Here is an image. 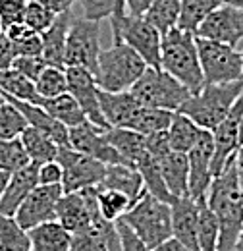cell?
Returning <instances> with one entry per match:
<instances>
[{
  "label": "cell",
  "instance_id": "obj_12",
  "mask_svg": "<svg viewBox=\"0 0 243 251\" xmlns=\"http://www.w3.org/2000/svg\"><path fill=\"white\" fill-rule=\"evenodd\" d=\"M213 155L214 139L213 131L203 129L193 149L187 153L189 158V197L199 201H207L209 189L213 184Z\"/></svg>",
  "mask_w": 243,
  "mask_h": 251
},
{
  "label": "cell",
  "instance_id": "obj_43",
  "mask_svg": "<svg viewBox=\"0 0 243 251\" xmlns=\"http://www.w3.org/2000/svg\"><path fill=\"white\" fill-rule=\"evenodd\" d=\"M25 6H27V0H0V24H2V29L24 22Z\"/></svg>",
  "mask_w": 243,
  "mask_h": 251
},
{
  "label": "cell",
  "instance_id": "obj_16",
  "mask_svg": "<svg viewBox=\"0 0 243 251\" xmlns=\"http://www.w3.org/2000/svg\"><path fill=\"white\" fill-rule=\"evenodd\" d=\"M66 75H68V93L77 100V104L85 112L87 120L95 126L108 129L110 126L106 124L102 110H100L98 85L95 81V75L89 70L79 68V66H66Z\"/></svg>",
  "mask_w": 243,
  "mask_h": 251
},
{
  "label": "cell",
  "instance_id": "obj_8",
  "mask_svg": "<svg viewBox=\"0 0 243 251\" xmlns=\"http://www.w3.org/2000/svg\"><path fill=\"white\" fill-rule=\"evenodd\" d=\"M205 83H228L243 79L242 52L230 45L195 37Z\"/></svg>",
  "mask_w": 243,
  "mask_h": 251
},
{
  "label": "cell",
  "instance_id": "obj_3",
  "mask_svg": "<svg viewBox=\"0 0 243 251\" xmlns=\"http://www.w3.org/2000/svg\"><path fill=\"white\" fill-rule=\"evenodd\" d=\"M149 66L145 60L123 41L112 43V47L100 50L95 72V81L98 89L108 93L129 91L135 81L143 75Z\"/></svg>",
  "mask_w": 243,
  "mask_h": 251
},
{
  "label": "cell",
  "instance_id": "obj_32",
  "mask_svg": "<svg viewBox=\"0 0 243 251\" xmlns=\"http://www.w3.org/2000/svg\"><path fill=\"white\" fill-rule=\"evenodd\" d=\"M95 191H97V205H98L102 219L110 220V222H118L133 207V201L123 191L104 188V186H97Z\"/></svg>",
  "mask_w": 243,
  "mask_h": 251
},
{
  "label": "cell",
  "instance_id": "obj_40",
  "mask_svg": "<svg viewBox=\"0 0 243 251\" xmlns=\"http://www.w3.org/2000/svg\"><path fill=\"white\" fill-rule=\"evenodd\" d=\"M31 160L20 139H0V170L16 172L27 166Z\"/></svg>",
  "mask_w": 243,
  "mask_h": 251
},
{
  "label": "cell",
  "instance_id": "obj_27",
  "mask_svg": "<svg viewBox=\"0 0 243 251\" xmlns=\"http://www.w3.org/2000/svg\"><path fill=\"white\" fill-rule=\"evenodd\" d=\"M27 232L31 251H70L72 232H68L58 220L43 222Z\"/></svg>",
  "mask_w": 243,
  "mask_h": 251
},
{
  "label": "cell",
  "instance_id": "obj_15",
  "mask_svg": "<svg viewBox=\"0 0 243 251\" xmlns=\"http://www.w3.org/2000/svg\"><path fill=\"white\" fill-rule=\"evenodd\" d=\"M243 116V93L234 102L230 114L213 129L214 155H213V176L216 178L224 166L234 158L240 149V120Z\"/></svg>",
  "mask_w": 243,
  "mask_h": 251
},
{
  "label": "cell",
  "instance_id": "obj_35",
  "mask_svg": "<svg viewBox=\"0 0 243 251\" xmlns=\"http://www.w3.org/2000/svg\"><path fill=\"white\" fill-rule=\"evenodd\" d=\"M137 170L141 172L143 182H145V189H147L151 195L162 199V201H166V203H172V201H174V197L170 195V191H168L164 180H162V172H160L158 158L152 157L151 153L147 151L145 157L137 162Z\"/></svg>",
  "mask_w": 243,
  "mask_h": 251
},
{
  "label": "cell",
  "instance_id": "obj_56",
  "mask_svg": "<svg viewBox=\"0 0 243 251\" xmlns=\"http://www.w3.org/2000/svg\"><path fill=\"white\" fill-rule=\"evenodd\" d=\"M243 145V116L242 120H240V147Z\"/></svg>",
  "mask_w": 243,
  "mask_h": 251
},
{
  "label": "cell",
  "instance_id": "obj_1",
  "mask_svg": "<svg viewBox=\"0 0 243 251\" xmlns=\"http://www.w3.org/2000/svg\"><path fill=\"white\" fill-rule=\"evenodd\" d=\"M207 205L218 220V251H234L243 228V189L234 158L213 180Z\"/></svg>",
  "mask_w": 243,
  "mask_h": 251
},
{
  "label": "cell",
  "instance_id": "obj_23",
  "mask_svg": "<svg viewBox=\"0 0 243 251\" xmlns=\"http://www.w3.org/2000/svg\"><path fill=\"white\" fill-rule=\"evenodd\" d=\"M158 164H160L162 180L170 191V195L174 199L189 195V158H187V153L170 151L164 157L158 158Z\"/></svg>",
  "mask_w": 243,
  "mask_h": 251
},
{
  "label": "cell",
  "instance_id": "obj_52",
  "mask_svg": "<svg viewBox=\"0 0 243 251\" xmlns=\"http://www.w3.org/2000/svg\"><path fill=\"white\" fill-rule=\"evenodd\" d=\"M151 251H187L183 248L182 244L176 240V238H170V240H166V242H162L160 246H156V248H152Z\"/></svg>",
  "mask_w": 243,
  "mask_h": 251
},
{
  "label": "cell",
  "instance_id": "obj_38",
  "mask_svg": "<svg viewBox=\"0 0 243 251\" xmlns=\"http://www.w3.org/2000/svg\"><path fill=\"white\" fill-rule=\"evenodd\" d=\"M35 87L43 99H52L62 93H68V75L66 66H49L41 72L39 79L35 81Z\"/></svg>",
  "mask_w": 243,
  "mask_h": 251
},
{
  "label": "cell",
  "instance_id": "obj_6",
  "mask_svg": "<svg viewBox=\"0 0 243 251\" xmlns=\"http://www.w3.org/2000/svg\"><path fill=\"white\" fill-rule=\"evenodd\" d=\"M129 91L141 104L170 112H178L191 97V91L162 68H147Z\"/></svg>",
  "mask_w": 243,
  "mask_h": 251
},
{
  "label": "cell",
  "instance_id": "obj_54",
  "mask_svg": "<svg viewBox=\"0 0 243 251\" xmlns=\"http://www.w3.org/2000/svg\"><path fill=\"white\" fill-rule=\"evenodd\" d=\"M234 164H236V172H238V178H240V184H242V189H243V145L236 151Z\"/></svg>",
  "mask_w": 243,
  "mask_h": 251
},
{
  "label": "cell",
  "instance_id": "obj_44",
  "mask_svg": "<svg viewBox=\"0 0 243 251\" xmlns=\"http://www.w3.org/2000/svg\"><path fill=\"white\" fill-rule=\"evenodd\" d=\"M12 68L18 70L20 74H24L25 77H29L31 81H37L41 72L47 68V62L43 56H18Z\"/></svg>",
  "mask_w": 243,
  "mask_h": 251
},
{
  "label": "cell",
  "instance_id": "obj_19",
  "mask_svg": "<svg viewBox=\"0 0 243 251\" xmlns=\"http://www.w3.org/2000/svg\"><path fill=\"white\" fill-rule=\"evenodd\" d=\"M199 205L189 195L172 201V238L187 251H199Z\"/></svg>",
  "mask_w": 243,
  "mask_h": 251
},
{
  "label": "cell",
  "instance_id": "obj_37",
  "mask_svg": "<svg viewBox=\"0 0 243 251\" xmlns=\"http://www.w3.org/2000/svg\"><path fill=\"white\" fill-rule=\"evenodd\" d=\"M199 251H218V220L207 205V201H199Z\"/></svg>",
  "mask_w": 243,
  "mask_h": 251
},
{
  "label": "cell",
  "instance_id": "obj_47",
  "mask_svg": "<svg viewBox=\"0 0 243 251\" xmlns=\"http://www.w3.org/2000/svg\"><path fill=\"white\" fill-rule=\"evenodd\" d=\"M118 230H120V238H122V248L123 251H149L147 246L137 238V234L123 222V220H118Z\"/></svg>",
  "mask_w": 243,
  "mask_h": 251
},
{
  "label": "cell",
  "instance_id": "obj_34",
  "mask_svg": "<svg viewBox=\"0 0 243 251\" xmlns=\"http://www.w3.org/2000/svg\"><path fill=\"white\" fill-rule=\"evenodd\" d=\"M180 6H182V0H152L149 10L145 12V18L164 35L166 31L178 27Z\"/></svg>",
  "mask_w": 243,
  "mask_h": 251
},
{
  "label": "cell",
  "instance_id": "obj_26",
  "mask_svg": "<svg viewBox=\"0 0 243 251\" xmlns=\"http://www.w3.org/2000/svg\"><path fill=\"white\" fill-rule=\"evenodd\" d=\"M108 143L120 153L122 160L125 164L137 166V162L147 153V135L127 129V127H108L106 129Z\"/></svg>",
  "mask_w": 243,
  "mask_h": 251
},
{
  "label": "cell",
  "instance_id": "obj_39",
  "mask_svg": "<svg viewBox=\"0 0 243 251\" xmlns=\"http://www.w3.org/2000/svg\"><path fill=\"white\" fill-rule=\"evenodd\" d=\"M27 126L25 116L14 102L8 99L0 102V139H20Z\"/></svg>",
  "mask_w": 243,
  "mask_h": 251
},
{
  "label": "cell",
  "instance_id": "obj_57",
  "mask_svg": "<svg viewBox=\"0 0 243 251\" xmlns=\"http://www.w3.org/2000/svg\"><path fill=\"white\" fill-rule=\"evenodd\" d=\"M228 4H234V6H238V8H242L243 10V0H226Z\"/></svg>",
  "mask_w": 243,
  "mask_h": 251
},
{
  "label": "cell",
  "instance_id": "obj_51",
  "mask_svg": "<svg viewBox=\"0 0 243 251\" xmlns=\"http://www.w3.org/2000/svg\"><path fill=\"white\" fill-rule=\"evenodd\" d=\"M152 0H125V10L131 16H145Z\"/></svg>",
  "mask_w": 243,
  "mask_h": 251
},
{
  "label": "cell",
  "instance_id": "obj_45",
  "mask_svg": "<svg viewBox=\"0 0 243 251\" xmlns=\"http://www.w3.org/2000/svg\"><path fill=\"white\" fill-rule=\"evenodd\" d=\"M14 45H16L18 56H43V37H41V33H29L27 37L20 39Z\"/></svg>",
  "mask_w": 243,
  "mask_h": 251
},
{
  "label": "cell",
  "instance_id": "obj_22",
  "mask_svg": "<svg viewBox=\"0 0 243 251\" xmlns=\"http://www.w3.org/2000/svg\"><path fill=\"white\" fill-rule=\"evenodd\" d=\"M8 99V97H4ZM10 102H14L22 114L25 116L27 124L41 129L45 135H49L58 147H70V127L64 126L62 122L54 120L41 104H35V102H24V100H16V99H8Z\"/></svg>",
  "mask_w": 243,
  "mask_h": 251
},
{
  "label": "cell",
  "instance_id": "obj_29",
  "mask_svg": "<svg viewBox=\"0 0 243 251\" xmlns=\"http://www.w3.org/2000/svg\"><path fill=\"white\" fill-rule=\"evenodd\" d=\"M0 91L8 99H16V100H24V102H35V104L43 102V97L37 91L35 81H31L29 77H25L24 74H20L14 68L0 72Z\"/></svg>",
  "mask_w": 243,
  "mask_h": 251
},
{
  "label": "cell",
  "instance_id": "obj_4",
  "mask_svg": "<svg viewBox=\"0 0 243 251\" xmlns=\"http://www.w3.org/2000/svg\"><path fill=\"white\" fill-rule=\"evenodd\" d=\"M243 93V79L228 83H205L199 93L191 95L178 112L189 116L201 129L213 131L232 110Z\"/></svg>",
  "mask_w": 243,
  "mask_h": 251
},
{
  "label": "cell",
  "instance_id": "obj_18",
  "mask_svg": "<svg viewBox=\"0 0 243 251\" xmlns=\"http://www.w3.org/2000/svg\"><path fill=\"white\" fill-rule=\"evenodd\" d=\"M70 251H123L118 224L100 215L89 230L72 234Z\"/></svg>",
  "mask_w": 243,
  "mask_h": 251
},
{
  "label": "cell",
  "instance_id": "obj_49",
  "mask_svg": "<svg viewBox=\"0 0 243 251\" xmlns=\"http://www.w3.org/2000/svg\"><path fill=\"white\" fill-rule=\"evenodd\" d=\"M4 33H6V37H8L10 41L18 43L20 39H24V37H27L29 33H33V29H31L29 25H25L24 22H20V24H14V25L6 27V29H4ZM35 33H37V31H35Z\"/></svg>",
  "mask_w": 243,
  "mask_h": 251
},
{
  "label": "cell",
  "instance_id": "obj_5",
  "mask_svg": "<svg viewBox=\"0 0 243 251\" xmlns=\"http://www.w3.org/2000/svg\"><path fill=\"white\" fill-rule=\"evenodd\" d=\"M120 220L137 234L149 251L172 238V203L154 197L149 191H145Z\"/></svg>",
  "mask_w": 243,
  "mask_h": 251
},
{
  "label": "cell",
  "instance_id": "obj_42",
  "mask_svg": "<svg viewBox=\"0 0 243 251\" xmlns=\"http://www.w3.org/2000/svg\"><path fill=\"white\" fill-rule=\"evenodd\" d=\"M114 2L116 0H77V4L83 10V18L95 22L110 20L114 12Z\"/></svg>",
  "mask_w": 243,
  "mask_h": 251
},
{
  "label": "cell",
  "instance_id": "obj_24",
  "mask_svg": "<svg viewBox=\"0 0 243 251\" xmlns=\"http://www.w3.org/2000/svg\"><path fill=\"white\" fill-rule=\"evenodd\" d=\"M100 186L123 191L133 203H137L141 199V195L147 191L145 189V182H143V176L137 170V166H131V164H125V162L108 164L106 166L104 180H102Z\"/></svg>",
  "mask_w": 243,
  "mask_h": 251
},
{
  "label": "cell",
  "instance_id": "obj_9",
  "mask_svg": "<svg viewBox=\"0 0 243 251\" xmlns=\"http://www.w3.org/2000/svg\"><path fill=\"white\" fill-rule=\"evenodd\" d=\"M100 50V22L73 18L66 39V66L85 68L95 75Z\"/></svg>",
  "mask_w": 243,
  "mask_h": 251
},
{
  "label": "cell",
  "instance_id": "obj_25",
  "mask_svg": "<svg viewBox=\"0 0 243 251\" xmlns=\"http://www.w3.org/2000/svg\"><path fill=\"white\" fill-rule=\"evenodd\" d=\"M72 12H64L58 14L54 24L41 33L43 37V58L49 66H66L64 58H66V39H68V31L72 25Z\"/></svg>",
  "mask_w": 243,
  "mask_h": 251
},
{
  "label": "cell",
  "instance_id": "obj_20",
  "mask_svg": "<svg viewBox=\"0 0 243 251\" xmlns=\"http://www.w3.org/2000/svg\"><path fill=\"white\" fill-rule=\"evenodd\" d=\"M98 102L102 116L110 127H127L131 129L133 122L141 110V102L131 95V91L108 93L98 89Z\"/></svg>",
  "mask_w": 243,
  "mask_h": 251
},
{
  "label": "cell",
  "instance_id": "obj_10",
  "mask_svg": "<svg viewBox=\"0 0 243 251\" xmlns=\"http://www.w3.org/2000/svg\"><path fill=\"white\" fill-rule=\"evenodd\" d=\"M56 160L62 166V189L64 193L97 188L102 184L106 174V164L100 160L79 153L72 147H60Z\"/></svg>",
  "mask_w": 243,
  "mask_h": 251
},
{
  "label": "cell",
  "instance_id": "obj_33",
  "mask_svg": "<svg viewBox=\"0 0 243 251\" xmlns=\"http://www.w3.org/2000/svg\"><path fill=\"white\" fill-rule=\"evenodd\" d=\"M226 0H182L180 6V22L178 27L195 33L197 27L205 22V18L222 6Z\"/></svg>",
  "mask_w": 243,
  "mask_h": 251
},
{
  "label": "cell",
  "instance_id": "obj_17",
  "mask_svg": "<svg viewBox=\"0 0 243 251\" xmlns=\"http://www.w3.org/2000/svg\"><path fill=\"white\" fill-rule=\"evenodd\" d=\"M70 147L85 153L89 157L100 160L102 164H120L123 162L120 153L108 143L106 129L100 126H95L93 122H85L81 126L70 127Z\"/></svg>",
  "mask_w": 243,
  "mask_h": 251
},
{
  "label": "cell",
  "instance_id": "obj_31",
  "mask_svg": "<svg viewBox=\"0 0 243 251\" xmlns=\"http://www.w3.org/2000/svg\"><path fill=\"white\" fill-rule=\"evenodd\" d=\"M20 141L25 149V153L29 155V160L35 164H43V162H49V160H54L58 157V145L49 137L45 135L41 129L27 126L24 129V133L20 135Z\"/></svg>",
  "mask_w": 243,
  "mask_h": 251
},
{
  "label": "cell",
  "instance_id": "obj_55",
  "mask_svg": "<svg viewBox=\"0 0 243 251\" xmlns=\"http://www.w3.org/2000/svg\"><path fill=\"white\" fill-rule=\"evenodd\" d=\"M8 180H10V172L0 170V197H2L4 189H6V186H8Z\"/></svg>",
  "mask_w": 243,
  "mask_h": 251
},
{
  "label": "cell",
  "instance_id": "obj_59",
  "mask_svg": "<svg viewBox=\"0 0 243 251\" xmlns=\"http://www.w3.org/2000/svg\"><path fill=\"white\" fill-rule=\"evenodd\" d=\"M2 31H4V29H2V24H0V33H2Z\"/></svg>",
  "mask_w": 243,
  "mask_h": 251
},
{
  "label": "cell",
  "instance_id": "obj_11",
  "mask_svg": "<svg viewBox=\"0 0 243 251\" xmlns=\"http://www.w3.org/2000/svg\"><path fill=\"white\" fill-rule=\"evenodd\" d=\"M98 217H100V211L97 205L95 188L64 193L58 201L56 220L72 234L89 230Z\"/></svg>",
  "mask_w": 243,
  "mask_h": 251
},
{
  "label": "cell",
  "instance_id": "obj_58",
  "mask_svg": "<svg viewBox=\"0 0 243 251\" xmlns=\"http://www.w3.org/2000/svg\"><path fill=\"white\" fill-rule=\"evenodd\" d=\"M0 102H4V95H2V91H0Z\"/></svg>",
  "mask_w": 243,
  "mask_h": 251
},
{
  "label": "cell",
  "instance_id": "obj_50",
  "mask_svg": "<svg viewBox=\"0 0 243 251\" xmlns=\"http://www.w3.org/2000/svg\"><path fill=\"white\" fill-rule=\"evenodd\" d=\"M41 4H45L50 12L54 14H64V12H72V6L77 0H39Z\"/></svg>",
  "mask_w": 243,
  "mask_h": 251
},
{
  "label": "cell",
  "instance_id": "obj_28",
  "mask_svg": "<svg viewBox=\"0 0 243 251\" xmlns=\"http://www.w3.org/2000/svg\"><path fill=\"white\" fill-rule=\"evenodd\" d=\"M201 131L203 129L195 124L189 116H185L183 112H174L172 122H170L168 129H166V133H168V145H170L172 151L189 153L193 149V145L197 143Z\"/></svg>",
  "mask_w": 243,
  "mask_h": 251
},
{
  "label": "cell",
  "instance_id": "obj_2",
  "mask_svg": "<svg viewBox=\"0 0 243 251\" xmlns=\"http://www.w3.org/2000/svg\"><path fill=\"white\" fill-rule=\"evenodd\" d=\"M160 68L183 83L191 95L199 93L205 85V75L199 62L195 33L174 27L162 35Z\"/></svg>",
  "mask_w": 243,
  "mask_h": 251
},
{
  "label": "cell",
  "instance_id": "obj_46",
  "mask_svg": "<svg viewBox=\"0 0 243 251\" xmlns=\"http://www.w3.org/2000/svg\"><path fill=\"white\" fill-rule=\"evenodd\" d=\"M39 184H43V186L62 184V166L56 158L39 164Z\"/></svg>",
  "mask_w": 243,
  "mask_h": 251
},
{
  "label": "cell",
  "instance_id": "obj_14",
  "mask_svg": "<svg viewBox=\"0 0 243 251\" xmlns=\"http://www.w3.org/2000/svg\"><path fill=\"white\" fill-rule=\"evenodd\" d=\"M62 195H64L62 184H56V186L39 184L20 205L14 219L25 230H31L49 220H56V209H58V201Z\"/></svg>",
  "mask_w": 243,
  "mask_h": 251
},
{
  "label": "cell",
  "instance_id": "obj_7",
  "mask_svg": "<svg viewBox=\"0 0 243 251\" xmlns=\"http://www.w3.org/2000/svg\"><path fill=\"white\" fill-rule=\"evenodd\" d=\"M110 27H112V43L123 41L145 60L149 68H160L162 33L145 16L125 14L120 22L110 24Z\"/></svg>",
  "mask_w": 243,
  "mask_h": 251
},
{
  "label": "cell",
  "instance_id": "obj_41",
  "mask_svg": "<svg viewBox=\"0 0 243 251\" xmlns=\"http://www.w3.org/2000/svg\"><path fill=\"white\" fill-rule=\"evenodd\" d=\"M58 14L50 12L45 4H41L39 0H27L25 12H24V24L29 25L33 31L45 33L56 20Z\"/></svg>",
  "mask_w": 243,
  "mask_h": 251
},
{
  "label": "cell",
  "instance_id": "obj_21",
  "mask_svg": "<svg viewBox=\"0 0 243 251\" xmlns=\"http://www.w3.org/2000/svg\"><path fill=\"white\" fill-rule=\"evenodd\" d=\"M37 186H39V164L29 162L27 166L12 172L8 186L0 197V215L14 217L20 205Z\"/></svg>",
  "mask_w": 243,
  "mask_h": 251
},
{
  "label": "cell",
  "instance_id": "obj_60",
  "mask_svg": "<svg viewBox=\"0 0 243 251\" xmlns=\"http://www.w3.org/2000/svg\"><path fill=\"white\" fill-rule=\"evenodd\" d=\"M242 60H243V49H242Z\"/></svg>",
  "mask_w": 243,
  "mask_h": 251
},
{
  "label": "cell",
  "instance_id": "obj_53",
  "mask_svg": "<svg viewBox=\"0 0 243 251\" xmlns=\"http://www.w3.org/2000/svg\"><path fill=\"white\" fill-rule=\"evenodd\" d=\"M125 14H127V10H125V0H116V2H114V12H112V16H110V24L120 22Z\"/></svg>",
  "mask_w": 243,
  "mask_h": 251
},
{
  "label": "cell",
  "instance_id": "obj_30",
  "mask_svg": "<svg viewBox=\"0 0 243 251\" xmlns=\"http://www.w3.org/2000/svg\"><path fill=\"white\" fill-rule=\"evenodd\" d=\"M41 106L54 120H58L64 126H68V127H75V126H81L87 122L85 112L81 110L77 100L70 93H62L58 97H52V99H43Z\"/></svg>",
  "mask_w": 243,
  "mask_h": 251
},
{
  "label": "cell",
  "instance_id": "obj_48",
  "mask_svg": "<svg viewBox=\"0 0 243 251\" xmlns=\"http://www.w3.org/2000/svg\"><path fill=\"white\" fill-rule=\"evenodd\" d=\"M18 58V50L16 45L6 37V33H0V72L2 70H10L14 66V60Z\"/></svg>",
  "mask_w": 243,
  "mask_h": 251
},
{
  "label": "cell",
  "instance_id": "obj_13",
  "mask_svg": "<svg viewBox=\"0 0 243 251\" xmlns=\"http://www.w3.org/2000/svg\"><path fill=\"white\" fill-rule=\"evenodd\" d=\"M195 37L218 41L238 49V45L243 43V10L224 2L205 18V22L197 27Z\"/></svg>",
  "mask_w": 243,
  "mask_h": 251
},
{
  "label": "cell",
  "instance_id": "obj_36",
  "mask_svg": "<svg viewBox=\"0 0 243 251\" xmlns=\"http://www.w3.org/2000/svg\"><path fill=\"white\" fill-rule=\"evenodd\" d=\"M0 251H31L29 232L14 217L0 215Z\"/></svg>",
  "mask_w": 243,
  "mask_h": 251
}]
</instances>
